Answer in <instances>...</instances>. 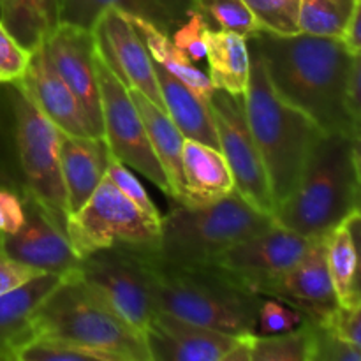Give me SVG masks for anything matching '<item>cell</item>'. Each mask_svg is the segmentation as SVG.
Masks as SVG:
<instances>
[{
    "mask_svg": "<svg viewBox=\"0 0 361 361\" xmlns=\"http://www.w3.org/2000/svg\"><path fill=\"white\" fill-rule=\"evenodd\" d=\"M249 44L259 51L279 97L309 116L323 133L351 136L358 126L348 109L353 53L342 39L261 30L249 37Z\"/></svg>",
    "mask_w": 361,
    "mask_h": 361,
    "instance_id": "1",
    "label": "cell"
},
{
    "mask_svg": "<svg viewBox=\"0 0 361 361\" xmlns=\"http://www.w3.org/2000/svg\"><path fill=\"white\" fill-rule=\"evenodd\" d=\"M59 143L60 130L27 92L18 83L0 85V185L37 201L66 231Z\"/></svg>",
    "mask_w": 361,
    "mask_h": 361,
    "instance_id": "2",
    "label": "cell"
},
{
    "mask_svg": "<svg viewBox=\"0 0 361 361\" xmlns=\"http://www.w3.org/2000/svg\"><path fill=\"white\" fill-rule=\"evenodd\" d=\"M147 263L155 310L229 335L257 334L263 296L250 291L221 267L164 263L140 249Z\"/></svg>",
    "mask_w": 361,
    "mask_h": 361,
    "instance_id": "3",
    "label": "cell"
},
{
    "mask_svg": "<svg viewBox=\"0 0 361 361\" xmlns=\"http://www.w3.org/2000/svg\"><path fill=\"white\" fill-rule=\"evenodd\" d=\"M249 49L250 73L243 108L277 208L295 190L314 145L324 133L309 116L279 97L259 51L252 44Z\"/></svg>",
    "mask_w": 361,
    "mask_h": 361,
    "instance_id": "4",
    "label": "cell"
},
{
    "mask_svg": "<svg viewBox=\"0 0 361 361\" xmlns=\"http://www.w3.org/2000/svg\"><path fill=\"white\" fill-rule=\"evenodd\" d=\"M348 134L324 133L314 145L295 190L275 208L279 226L323 238L355 212L360 192Z\"/></svg>",
    "mask_w": 361,
    "mask_h": 361,
    "instance_id": "5",
    "label": "cell"
},
{
    "mask_svg": "<svg viewBox=\"0 0 361 361\" xmlns=\"http://www.w3.org/2000/svg\"><path fill=\"white\" fill-rule=\"evenodd\" d=\"M35 335L63 338L115 361H152L145 335L78 279L63 275L34 316Z\"/></svg>",
    "mask_w": 361,
    "mask_h": 361,
    "instance_id": "6",
    "label": "cell"
},
{
    "mask_svg": "<svg viewBox=\"0 0 361 361\" xmlns=\"http://www.w3.org/2000/svg\"><path fill=\"white\" fill-rule=\"evenodd\" d=\"M236 190L208 204H178L161 221V235L150 254L164 263L207 264L233 243L275 226Z\"/></svg>",
    "mask_w": 361,
    "mask_h": 361,
    "instance_id": "7",
    "label": "cell"
},
{
    "mask_svg": "<svg viewBox=\"0 0 361 361\" xmlns=\"http://www.w3.org/2000/svg\"><path fill=\"white\" fill-rule=\"evenodd\" d=\"M66 233L81 259L111 247L155 249L161 222L140 210L106 175L87 203L67 217Z\"/></svg>",
    "mask_w": 361,
    "mask_h": 361,
    "instance_id": "8",
    "label": "cell"
},
{
    "mask_svg": "<svg viewBox=\"0 0 361 361\" xmlns=\"http://www.w3.org/2000/svg\"><path fill=\"white\" fill-rule=\"evenodd\" d=\"M74 274L120 317L145 334L157 310L140 249L111 247L95 250L81 257Z\"/></svg>",
    "mask_w": 361,
    "mask_h": 361,
    "instance_id": "9",
    "label": "cell"
},
{
    "mask_svg": "<svg viewBox=\"0 0 361 361\" xmlns=\"http://www.w3.org/2000/svg\"><path fill=\"white\" fill-rule=\"evenodd\" d=\"M95 71L101 90L102 129L111 154L150 180L171 197L168 178L148 140L147 127L129 94V88L115 76L95 49Z\"/></svg>",
    "mask_w": 361,
    "mask_h": 361,
    "instance_id": "10",
    "label": "cell"
},
{
    "mask_svg": "<svg viewBox=\"0 0 361 361\" xmlns=\"http://www.w3.org/2000/svg\"><path fill=\"white\" fill-rule=\"evenodd\" d=\"M208 106L217 129L219 148L235 178V190L254 208L274 215L275 203L270 182L247 122L243 95H231L215 88Z\"/></svg>",
    "mask_w": 361,
    "mask_h": 361,
    "instance_id": "11",
    "label": "cell"
},
{
    "mask_svg": "<svg viewBox=\"0 0 361 361\" xmlns=\"http://www.w3.org/2000/svg\"><path fill=\"white\" fill-rule=\"evenodd\" d=\"M314 240L275 224L267 231L233 243L215 257L214 264L263 296L271 284L305 256Z\"/></svg>",
    "mask_w": 361,
    "mask_h": 361,
    "instance_id": "12",
    "label": "cell"
},
{
    "mask_svg": "<svg viewBox=\"0 0 361 361\" xmlns=\"http://www.w3.org/2000/svg\"><path fill=\"white\" fill-rule=\"evenodd\" d=\"M25 222L16 233H0V252L41 274L67 275L80 264L66 231L32 197H21Z\"/></svg>",
    "mask_w": 361,
    "mask_h": 361,
    "instance_id": "13",
    "label": "cell"
},
{
    "mask_svg": "<svg viewBox=\"0 0 361 361\" xmlns=\"http://www.w3.org/2000/svg\"><path fill=\"white\" fill-rule=\"evenodd\" d=\"M92 34L95 39V49L106 66L127 88L140 90L157 106L164 108L154 60L137 35L126 13L116 9H106L95 21Z\"/></svg>",
    "mask_w": 361,
    "mask_h": 361,
    "instance_id": "14",
    "label": "cell"
},
{
    "mask_svg": "<svg viewBox=\"0 0 361 361\" xmlns=\"http://www.w3.org/2000/svg\"><path fill=\"white\" fill-rule=\"evenodd\" d=\"M44 48L56 73L83 108L92 136H102L101 90L95 71V39L92 30L60 23L44 42Z\"/></svg>",
    "mask_w": 361,
    "mask_h": 361,
    "instance_id": "15",
    "label": "cell"
},
{
    "mask_svg": "<svg viewBox=\"0 0 361 361\" xmlns=\"http://www.w3.org/2000/svg\"><path fill=\"white\" fill-rule=\"evenodd\" d=\"M263 296L281 300L314 323L330 321L342 307L328 270L326 236L314 240L305 256L284 277L271 284Z\"/></svg>",
    "mask_w": 361,
    "mask_h": 361,
    "instance_id": "16",
    "label": "cell"
},
{
    "mask_svg": "<svg viewBox=\"0 0 361 361\" xmlns=\"http://www.w3.org/2000/svg\"><path fill=\"white\" fill-rule=\"evenodd\" d=\"M143 335L152 361H224L242 338L161 310L154 314Z\"/></svg>",
    "mask_w": 361,
    "mask_h": 361,
    "instance_id": "17",
    "label": "cell"
},
{
    "mask_svg": "<svg viewBox=\"0 0 361 361\" xmlns=\"http://www.w3.org/2000/svg\"><path fill=\"white\" fill-rule=\"evenodd\" d=\"M18 85L27 92L34 104L60 133L73 134V136H92L83 108L53 67L44 44L32 51L27 74L23 80L18 81Z\"/></svg>",
    "mask_w": 361,
    "mask_h": 361,
    "instance_id": "18",
    "label": "cell"
},
{
    "mask_svg": "<svg viewBox=\"0 0 361 361\" xmlns=\"http://www.w3.org/2000/svg\"><path fill=\"white\" fill-rule=\"evenodd\" d=\"M109 155L111 150L102 136H73L60 133L59 157L67 217L87 203L108 175Z\"/></svg>",
    "mask_w": 361,
    "mask_h": 361,
    "instance_id": "19",
    "label": "cell"
},
{
    "mask_svg": "<svg viewBox=\"0 0 361 361\" xmlns=\"http://www.w3.org/2000/svg\"><path fill=\"white\" fill-rule=\"evenodd\" d=\"M106 9L143 18L171 35L192 11V0H63L62 23L92 30Z\"/></svg>",
    "mask_w": 361,
    "mask_h": 361,
    "instance_id": "20",
    "label": "cell"
},
{
    "mask_svg": "<svg viewBox=\"0 0 361 361\" xmlns=\"http://www.w3.org/2000/svg\"><path fill=\"white\" fill-rule=\"evenodd\" d=\"M62 275L42 274L0 295V361H14L18 349L34 337L32 323Z\"/></svg>",
    "mask_w": 361,
    "mask_h": 361,
    "instance_id": "21",
    "label": "cell"
},
{
    "mask_svg": "<svg viewBox=\"0 0 361 361\" xmlns=\"http://www.w3.org/2000/svg\"><path fill=\"white\" fill-rule=\"evenodd\" d=\"M129 94L143 118L145 127H147L148 140H150L152 148L161 162L162 169L168 178L169 189H171V200L178 204H187L185 192V176H183V134L180 133L178 127L175 126L164 108L155 104L152 99L141 94L140 90L129 88Z\"/></svg>",
    "mask_w": 361,
    "mask_h": 361,
    "instance_id": "22",
    "label": "cell"
},
{
    "mask_svg": "<svg viewBox=\"0 0 361 361\" xmlns=\"http://www.w3.org/2000/svg\"><path fill=\"white\" fill-rule=\"evenodd\" d=\"M187 204H208L235 190V178L219 148L185 137L182 150Z\"/></svg>",
    "mask_w": 361,
    "mask_h": 361,
    "instance_id": "23",
    "label": "cell"
},
{
    "mask_svg": "<svg viewBox=\"0 0 361 361\" xmlns=\"http://www.w3.org/2000/svg\"><path fill=\"white\" fill-rule=\"evenodd\" d=\"M154 69L166 113L175 122L183 137L203 141V143L219 148L217 129H215L208 101L190 90L185 83L176 80L157 62H154Z\"/></svg>",
    "mask_w": 361,
    "mask_h": 361,
    "instance_id": "24",
    "label": "cell"
},
{
    "mask_svg": "<svg viewBox=\"0 0 361 361\" xmlns=\"http://www.w3.org/2000/svg\"><path fill=\"white\" fill-rule=\"evenodd\" d=\"M207 60L212 85L231 95L245 94L250 73L249 39L236 32L215 30L207 34Z\"/></svg>",
    "mask_w": 361,
    "mask_h": 361,
    "instance_id": "25",
    "label": "cell"
},
{
    "mask_svg": "<svg viewBox=\"0 0 361 361\" xmlns=\"http://www.w3.org/2000/svg\"><path fill=\"white\" fill-rule=\"evenodd\" d=\"M63 0H0V20L18 42L35 51L62 23Z\"/></svg>",
    "mask_w": 361,
    "mask_h": 361,
    "instance_id": "26",
    "label": "cell"
},
{
    "mask_svg": "<svg viewBox=\"0 0 361 361\" xmlns=\"http://www.w3.org/2000/svg\"><path fill=\"white\" fill-rule=\"evenodd\" d=\"M130 20V23L136 28L137 35L143 41L145 48L150 53L152 60L157 62L159 66L164 67L168 73H171L176 80H180L182 83H185L190 90L196 92L200 97H203L204 101L212 97V94L215 92V87L212 85L210 76L204 74L203 71L197 69L196 66H192L189 59L180 51L178 48L173 42L171 35L162 32L161 28H157L155 25H152L150 21L143 20V18L130 16L127 14Z\"/></svg>",
    "mask_w": 361,
    "mask_h": 361,
    "instance_id": "27",
    "label": "cell"
},
{
    "mask_svg": "<svg viewBox=\"0 0 361 361\" xmlns=\"http://www.w3.org/2000/svg\"><path fill=\"white\" fill-rule=\"evenodd\" d=\"M250 361H312V323L275 335H254Z\"/></svg>",
    "mask_w": 361,
    "mask_h": 361,
    "instance_id": "28",
    "label": "cell"
},
{
    "mask_svg": "<svg viewBox=\"0 0 361 361\" xmlns=\"http://www.w3.org/2000/svg\"><path fill=\"white\" fill-rule=\"evenodd\" d=\"M355 0H302L300 32L319 37L342 39L351 18Z\"/></svg>",
    "mask_w": 361,
    "mask_h": 361,
    "instance_id": "29",
    "label": "cell"
},
{
    "mask_svg": "<svg viewBox=\"0 0 361 361\" xmlns=\"http://www.w3.org/2000/svg\"><path fill=\"white\" fill-rule=\"evenodd\" d=\"M326 259L338 303L342 309H349L353 275H355L356 268V252L345 222L337 226L326 236Z\"/></svg>",
    "mask_w": 361,
    "mask_h": 361,
    "instance_id": "30",
    "label": "cell"
},
{
    "mask_svg": "<svg viewBox=\"0 0 361 361\" xmlns=\"http://www.w3.org/2000/svg\"><path fill=\"white\" fill-rule=\"evenodd\" d=\"M192 7L215 30L236 32L247 39L261 32L259 23L243 0H192Z\"/></svg>",
    "mask_w": 361,
    "mask_h": 361,
    "instance_id": "31",
    "label": "cell"
},
{
    "mask_svg": "<svg viewBox=\"0 0 361 361\" xmlns=\"http://www.w3.org/2000/svg\"><path fill=\"white\" fill-rule=\"evenodd\" d=\"M14 361H115L104 353L83 348L74 342L46 335H35L14 355Z\"/></svg>",
    "mask_w": 361,
    "mask_h": 361,
    "instance_id": "32",
    "label": "cell"
},
{
    "mask_svg": "<svg viewBox=\"0 0 361 361\" xmlns=\"http://www.w3.org/2000/svg\"><path fill=\"white\" fill-rule=\"evenodd\" d=\"M259 23L261 30L279 35L300 32L298 14L302 0H243Z\"/></svg>",
    "mask_w": 361,
    "mask_h": 361,
    "instance_id": "33",
    "label": "cell"
},
{
    "mask_svg": "<svg viewBox=\"0 0 361 361\" xmlns=\"http://www.w3.org/2000/svg\"><path fill=\"white\" fill-rule=\"evenodd\" d=\"M312 323V361H361V349L337 334L330 323Z\"/></svg>",
    "mask_w": 361,
    "mask_h": 361,
    "instance_id": "34",
    "label": "cell"
},
{
    "mask_svg": "<svg viewBox=\"0 0 361 361\" xmlns=\"http://www.w3.org/2000/svg\"><path fill=\"white\" fill-rule=\"evenodd\" d=\"M210 28L203 14L192 7L187 20L173 32L171 39L190 62H200L207 59V34Z\"/></svg>",
    "mask_w": 361,
    "mask_h": 361,
    "instance_id": "35",
    "label": "cell"
},
{
    "mask_svg": "<svg viewBox=\"0 0 361 361\" xmlns=\"http://www.w3.org/2000/svg\"><path fill=\"white\" fill-rule=\"evenodd\" d=\"M30 60L32 51L23 48L0 20V85L23 80Z\"/></svg>",
    "mask_w": 361,
    "mask_h": 361,
    "instance_id": "36",
    "label": "cell"
},
{
    "mask_svg": "<svg viewBox=\"0 0 361 361\" xmlns=\"http://www.w3.org/2000/svg\"><path fill=\"white\" fill-rule=\"evenodd\" d=\"M305 316L271 296H263L257 310V335H275L289 331L303 323Z\"/></svg>",
    "mask_w": 361,
    "mask_h": 361,
    "instance_id": "37",
    "label": "cell"
},
{
    "mask_svg": "<svg viewBox=\"0 0 361 361\" xmlns=\"http://www.w3.org/2000/svg\"><path fill=\"white\" fill-rule=\"evenodd\" d=\"M108 178L136 204L140 210H143L154 221L161 222L162 215L159 212V208L155 207L154 201L148 197L147 189L141 185L140 180L133 175V173L127 169V166L123 162H120L115 155H109V166H108Z\"/></svg>",
    "mask_w": 361,
    "mask_h": 361,
    "instance_id": "38",
    "label": "cell"
},
{
    "mask_svg": "<svg viewBox=\"0 0 361 361\" xmlns=\"http://www.w3.org/2000/svg\"><path fill=\"white\" fill-rule=\"evenodd\" d=\"M25 222L23 200L9 187L0 185V233H16Z\"/></svg>",
    "mask_w": 361,
    "mask_h": 361,
    "instance_id": "39",
    "label": "cell"
},
{
    "mask_svg": "<svg viewBox=\"0 0 361 361\" xmlns=\"http://www.w3.org/2000/svg\"><path fill=\"white\" fill-rule=\"evenodd\" d=\"M326 323H330L345 341L361 349V303L351 309H338Z\"/></svg>",
    "mask_w": 361,
    "mask_h": 361,
    "instance_id": "40",
    "label": "cell"
},
{
    "mask_svg": "<svg viewBox=\"0 0 361 361\" xmlns=\"http://www.w3.org/2000/svg\"><path fill=\"white\" fill-rule=\"evenodd\" d=\"M39 275H42L41 271L16 263V261L9 259V257L0 252V295L39 277Z\"/></svg>",
    "mask_w": 361,
    "mask_h": 361,
    "instance_id": "41",
    "label": "cell"
},
{
    "mask_svg": "<svg viewBox=\"0 0 361 361\" xmlns=\"http://www.w3.org/2000/svg\"><path fill=\"white\" fill-rule=\"evenodd\" d=\"M344 222L348 226L349 233H351L353 245H355L356 252V268L355 275H353L351 296H349V309H351V307L361 303V215L353 212Z\"/></svg>",
    "mask_w": 361,
    "mask_h": 361,
    "instance_id": "42",
    "label": "cell"
},
{
    "mask_svg": "<svg viewBox=\"0 0 361 361\" xmlns=\"http://www.w3.org/2000/svg\"><path fill=\"white\" fill-rule=\"evenodd\" d=\"M348 109L353 118L361 123V53L353 55L348 80Z\"/></svg>",
    "mask_w": 361,
    "mask_h": 361,
    "instance_id": "43",
    "label": "cell"
},
{
    "mask_svg": "<svg viewBox=\"0 0 361 361\" xmlns=\"http://www.w3.org/2000/svg\"><path fill=\"white\" fill-rule=\"evenodd\" d=\"M342 41H344V44L348 46L353 55L361 53V0H355L351 18H349L348 28H345Z\"/></svg>",
    "mask_w": 361,
    "mask_h": 361,
    "instance_id": "44",
    "label": "cell"
},
{
    "mask_svg": "<svg viewBox=\"0 0 361 361\" xmlns=\"http://www.w3.org/2000/svg\"><path fill=\"white\" fill-rule=\"evenodd\" d=\"M351 140V159H353V168H355L356 178L361 185V123L355 127V130L349 136Z\"/></svg>",
    "mask_w": 361,
    "mask_h": 361,
    "instance_id": "45",
    "label": "cell"
},
{
    "mask_svg": "<svg viewBox=\"0 0 361 361\" xmlns=\"http://www.w3.org/2000/svg\"><path fill=\"white\" fill-rule=\"evenodd\" d=\"M355 212L358 215H361V187H360V192H358V197H356V207H355Z\"/></svg>",
    "mask_w": 361,
    "mask_h": 361,
    "instance_id": "46",
    "label": "cell"
}]
</instances>
